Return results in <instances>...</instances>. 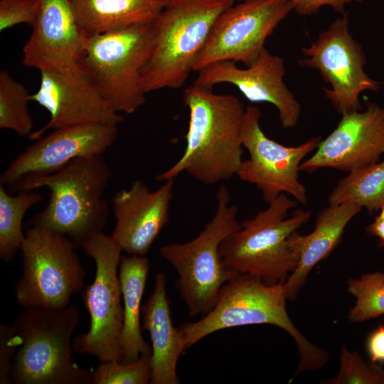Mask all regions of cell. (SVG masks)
Wrapping results in <instances>:
<instances>
[{"mask_svg":"<svg viewBox=\"0 0 384 384\" xmlns=\"http://www.w3.org/2000/svg\"><path fill=\"white\" fill-rule=\"evenodd\" d=\"M154 36L153 23L87 38L82 65L114 112L132 114L144 103L142 73Z\"/></svg>","mask_w":384,"mask_h":384,"instance_id":"8","label":"cell"},{"mask_svg":"<svg viewBox=\"0 0 384 384\" xmlns=\"http://www.w3.org/2000/svg\"><path fill=\"white\" fill-rule=\"evenodd\" d=\"M316 149L300 171L331 168L350 173L378 163L384 154V107L368 102L364 111L342 114Z\"/></svg>","mask_w":384,"mask_h":384,"instance_id":"16","label":"cell"},{"mask_svg":"<svg viewBox=\"0 0 384 384\" xmlns=\"http://www.w3.org/2000/svg\"><path fill=\"white\" fill-rule=\"evenodd\" d=\"M283 284H270L260 278L239 274L221 288L213 307L195 322L178 326L186 348L216 331L240 326L270 324L284 330L295 341L299 362L294 378L317 370L328 362L329 353L311 343L294 326L286 308Z\"/></svg>","mask_w":384,"mask_h":384,"instance_id":"3","label":"cell"},{"mask_svg":"<svg viewBox=\"0 0 384 384\" xmlns=\"http://www.w3.org/2000/svg\"><path fill=\"white\" fill-rule=\"evenodd\" d=\"M80 319L78 306L23 308L13 320L19 339L11 373L16 384H90L92 371L74 361L72 336Z\"/></svg>","mask_w":384,"mask_h":384,"instance_id":"5","label":"cell"},{"mask_svg":"<svg viewBox=\"0 0 384 384\" xmlns=\"http://www.w3.org/2000/svg\"><path fill=\"white\" fill-rule=\"evenodd\" d=\"M38 8L39 0H1L0 31L23 23L33 27Z\"/></svg>","mask_w":384,"mask_h":384,"instance_id":"30","label":"cell"},{"mask_svg":"<svg viewBox=\"0 0 384 384\" xmlns=\"http://www.w3.org/2000/svg\"><path fill=\"white\" fill-rule=\"evenodd\" d=\"M151 377V355L129 363L105 361L92 371V384H146Z\"/></svg>","mask_w":384,"mask_h":384,"instance_id":"28","label":"cell"},{"mask_svg":"<svg viewBox=\"0 0 384 384\" xmlns=\"http://www.w3.org/2000/svg\"><path fill=\"white\" fill-rule=\"evenodd\" d=\"M363 0H290L293 10L299 15L309 16L316 14L322 6H329L334 11L343 13L345 5Z\"/></svg>","mask_w":384,"mask_h":384,"instance_id":"32","label":"cell"},{"mask_svg":"<svg viewBox=\"0 0 384 384\" xmlns=\"http://www.w3.org/2000/svg\"><path fill=\"white\" fill-rule=\"evenodd\" d=\"M366 346L370 361L384 363V325H380L370 334Z\"/></svg>","mask_w":384,"mask_h":384,"instance_id":"33","label":"cell"},{"mask_svg":"<svg viewBox=\"0 0 384 384\" xmlns=\"http://www.w3.org/2000/svg\"><path fill=\"white\" fill-rule=\"evenodd\" d=\"M118 125L92 122L53 130L14 158L0 176L7 190L35 178L55 173L81 156L104 155L116 141Z\"/></svg>","mask_w":384,"mask_h":384,"instance_id":"15","label":"cell"},{"mask_svg":"<svg viewBox=\"0 0 384 384\" xmlns=\"http://www.w3.org/2000/svg\"><path fill=\"white\" fill-rule=\"evenodd\" d=\"M42 198L33 191L12 195L0 184V258L4 262H11L21 250L25 238L22 230L23 217Z\"/></svg>","mask_w":384,"mask_h":384,"instance_id":"25","label":"cell"},{"mask_svg":"<svg viewBox=\"0 0 384 384\" xmlns=\"http://www.w3.org/2000/svg\"><path fill=\"white\" fill-rule=\"evenodd\" d=\"M380 210V213L384 215V202H383Z\"/></svg>","mask_w":384,"mask_h":384,"instance_id":"35","label":"cell"},{"mask_svg":"<svg viewBox=\"0 0 384 384\" xmlns=\"http://www.w3.org/2000/svg\"><path fill=\"white\" fill-rule=\"evenodd\" d=\"M38 90L31 100L44 107L49 121L28 137L36 141L48 130L92 122L119 124L122 115L107 104L82 63L39 70Z\"/></svg>","mask_w":384,"mask_h":384,"instance_id":"14","label":"cell"},{"mask_svg":"<svg viewBox=\"0 0 384 384\" xmlns=\"http://www.w3.org/2000/svg\"><path fill=\"white\" fill-rule=\"evenodd\" d=\"M215 198V212L196 237L159 249L161 256L177 273L175 286L192 316L210 311L223 286L237 275L224 265L220 246L240 228L238 208L230 203V193L224 185L220 186Z\"/></svg>","mask_w":384,"mask_h":384,"instance_id":"7","label":"cell"},{"mask_svg":"<svg viewBox=\"0 0 384 384\" xmlns=\"http://www.w3.org/2000/svg\"><path fill=\"white\" fill-rule=\"evenodd\" d=\"M361 209L352 203L329 205L317 215L311 233L306 235L294 233L300 258L296 269L283 284L287 299H295L310 272L335 249L346 225Z\"/></svg>","mask_w":384,"mask_h":384,"instance_id":"21","label":"cell"},{"mask_svg":"<svg viewBox=\"0 0 384 384\" xmlns=\"http://www.w3.org/2000/svg\"><path fill=\"white\" fill-rule=\"evenodd\" d=\"M174 180H167L154 191L141 180L112 199L115 225L111 237L129 255L146 256L169 221Z\"/></svg>","mask_w":384,"mask_h":384,"instance_id":"18","label":"cell"},{"mask_svg":"<svg viewBox=\"0 0 384 384\" xmlns=\"http://www.w3.org/2000/svg\"><path fill=\"white\" fill-rule=\"evenodd\" d=\"M183 101L189 110L185 150L175 164L156 175V181L174 180L186 173L202 183L215 184L237 175L243 161L242 102L196 83L184 90Z\"/></svg>","mask_w":384,"mask_h":384,"instance_id":"1","label":"cell"},{"mask_svg":"<svg viewBox=\"0 0 384 384\" xmlns=\"http://www.w3.org/2000/svg\"><path fill=\"white\" fill-rule=\"evenodd\" d=\"M293 10L290 0H244L216 19L194 71L218 61L253 64L265 48L267 38Z\"/></svg>","mask_w":384,"mask_h":384,"instance_id":"13","label":"cell"},{"mask_svg":"<svg viewBox=\"0 0 384 384\" xmlns=\"http://www.w3.org/2000/svg\"><path fill=\"white\" fill-rule=\"evenodd\" d=\"M260 118L258 107L245 108L241 138L249 158L242 161L236 176L255 185L267 203L286 193L305 204L307 194L299 181V171L304 159L317 148L321 137H311L296 146H287L265 134Z\"/></svg>","mask_w":384,"mask_h":384,"instance_id":"12","label":"cell"},{"mask_svg":"<svg viewBox=\"0 0 384 384\" xmlns=\"http://www.w3.org/2000/svg\"><path fill=\"white\" fill-rule=\"evenodd\" d=\"M232 1L235 2V1H244V0H231Z\"/></svg>","mask_w":384,"mask_h":384,"instance_id":"36","label":"cell"},{"mask_svg":"<svg viewBox=\"0 0 384 384\" xmlns=\"http://www.w3.org/2000/svg\"><path fill=\"white\" fill-rule=\"evenodd\" d=\"M267 204L221 242L220 255L235 274H249L270 284H284L300 258L293 234L309 220L311 213L298 209L287 218L297 202L286 193Z\"/></svg>","mask_w":384,"mask_h":384,"instance_id":"4","label":"cell"},{"mask_svg":"<svg viewBox=\"0 0 384 384\" xmlns=\"http://www.w3.org/2000/svg\"><path fill=\"white\" fill-rule=\"evenodd\" d=\"M302 50L304 58L298 60L299 65L319 71L330 85V88H324L325 96L341 115L362 110L359 95L380 88V82L365 73L366 55L349 31L347 12Z\"/></svg>","mask_w":384,"mask_h":384,"instance_id":"11","label":"cell"},{"mask_svg":"<svg viewBox=\"0 0 384 384\" xmlns=\"http://www.w3.org/2000/svg\"><path fill=\"white\" fill-rule=\"evenodd\" d=\"M31 94L6 70L0 72V128L28 137L33 122L28 110Z\"/></svg>","mask_w":384,"mask_h":384,"instance_id":"26","label":"cell"},{"mask_svg":"<svg viewBox=\"0 0 384 384\" xmlns=\"http://www.w3.org/2000/svg\"><path fill=\"white\" fill-rule=\"evenodd\" d=\"M112 175L104 155L81 156L55 173L26 181L7 191L17 193L48 188L47 206L27 225L65 235L79 248L106 227L109 208L103 194Z\"/></svg>","mask_w":384,"mask_h":384,"instance_id":"2","label":"cell"},{"mask_svg":"<svg viewBox=\"0 0 384 384\" xmlns=\"http://www.w3.org/2000/svg\"><path fill=\"white\" fill-rule=\"evenodd\" d=\"M231 0H169L156 21L151 57L142 73L146 93L181 87L213 26Z\"/></svg>","mask_w":384,"mask_h":384,"instance_id":"6","label":"cell"},{"mask_svg":"<svg viewBox=\"0 0 384 384\" xmlns=\"http://www.w3.org/2000/svg\"><path fill=\"white\" fill-rule=\"evenodd\" d=\"M368 234L377 237L380 245L384 246V215L380 213L367 228Z\"/></svg>","mask_w":384,"mask_h":384,"instance_id":"34","label":"cell"},{"mask_svg":"<svg viewBox=\"0 0 384 384\" xmlns=\"http://www.w3.org/2000/svg\"><path fill=\"white\" fill-rule=\"evenodd\" d=\"M32 28L23 48L25 66L39 70L82 63L87 37L69 0H39Z\"/></svg>","mask_w":384,"mask_h":384,"instance_id":"19","label":"cell"},{"mask_svg":"<svg viewBox=\"0 0 384 384\" xmlns=\"http://www.w3.org/2000/svg\"><path fill=\"white\" fill-rule=\"evenodd\" d=\"M384 202V160L350 172L339 180L328 197L329 205L352 203L370 213Z\"/></svg>","mask_w":384,"mask_h":384,"instance_id":"24","label":"cell"},{"mask_svg":"<svg viewBox=\"0 0 384 384\" xmlns=\"http://www.w3.org/2000/svg\"><path fill=\"white\" fill-rule=\"evenodd\" d=\"M82 247L94 260L96 270L93 282L82 293L90 327L73 338V350L94 356L100 362H121L123 305L118 269L122 250L104 232L87 240Z\"/></svg>","mask_w":384,"mask_h":384,"instance_id":"10","label":"cell"},{"mask_svg":"<svg viewBox=\"0 0 384 384\" xmlns=\"http://www.w3.org/2000/svg\"><path fill=\"white\" fill-rule=\"evenodd\" d=\"M348 291L355 297V305L348 312L352 322H361L384 314V272L362 274L347 281Z\"/></svg>","mask_w":384,"mask_h":384,"instance_id":"27","label":"cell"},{"mask_svg":"<svg viewBox=\"0 0 384 384\" xmlns=\"http://www.w3.org/2000/svg\"><path fill=\"white\" fill-rule=\"evenodd\" d=\"M87 38L123 28L153 24L169 0H69Z\"/></svg>","mask_w":384,"mask_h":384,"instance_id":"23","label":"cell"},{"mask_svg":"<svg viewBox=\"0 0 384 384\" xmlns=\"http://www.w3.org/2000/svg\"><path fill=\"white\" fill-rule=\"evenodd\" d=\"M166 276L156 274L154 288L142 307V328L151 342V384H178L177 363L187 349L183 332L173 324Z\"/></svg>","mask_w":384,"mask_h":384,"instance_id":"20","label":"cell"},{"mask_svg":"<svg viewBox=\"0 0 384 384\" xmlns=\"http://www.w3.org/2000/svg\"><path fill=\"white\" fill-rule=\"evenodd\" d=\"M19 343L12 324H0V384H10L13 361Z\"/></svg>","mask_w":384,"mask_h":384,"instance_id":"31","label":"cell"},{"mask_svg":"<svg viewBox=\"0 0 384 384\" xmlns=\"http://www.w3.org/2000/svg\"><path fill=\"white\" fill-rule=\"evenodd\" d=\"M193 83L213 87L220 83L235 86L251 102H268L278 110L281 125L294 127L298 122L301 106L284 81L285 66L282 58L265 48L257 60L240 68L230 60L218 61L200 69Z\"/></svg>","mask_w":384,"mask_h":384,"instance_id":"17","label":"cell"},{"mask_svg":"<svg viewBox=\"0 0 384 384\" xmlns=\"http://www.w3.org/2000/svg\"><path fill=\"white\" fill-rule=\"evenodd\" d=\"M66 236L30 226L21 247L22 272L14 296L23 308L63 309L85 284V271Z\"/></svg>","mask_w":384,"mask_h":384,"instance_id":"9","label":"cell"},{"mask_svg":"<svg viewBox=\"0 0 384 384\" xmlns=\"http://www.w3.org/2000/svg\"><path fill=\"white\" fill-rule=\"evenodd\" d=\"M321 383L384 384V369L376 363L366 361L358 352L351 351L343 344L338 373Z\"/></svg>","mask_w":384,"mask_h":384,"instance_id":"29","label":"cell"},{"mask_svg":"<svg viewBox=\"0 0 384 384\" xmlns=\"http://www.w3.org/2000/svg\"><path fill=\"white\" fill-rule=\"evenodd\" d=\"M149 270L146 256L122 255L119 277L123 301V324L121 334V362L129 363L142 356L151 354V346L142 334L141 303Z\"/></svg>","mask_w":384,"mask_h":384,"instance_id":"22","label":"cell"}]
</instances>
